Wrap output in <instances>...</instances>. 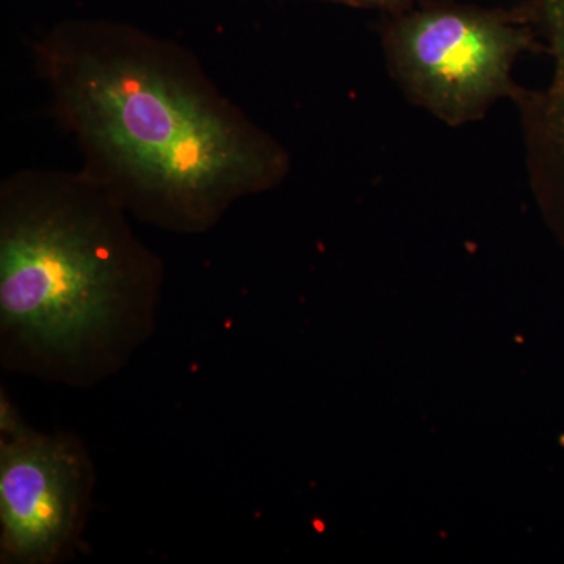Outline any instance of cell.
I'll use <instances>...</instances> for the list:
<instances>
[{
    "instance_id": "1",
    "label": "cell",
    "mask_w": 564,
    "mask_h": 564,
    "mask_svg": "<svg viewBox=\"0 0 564 564\" xmlns=\"http://www.w3.org/2000/svg\"><path fill=\"white\" fill-rule=\"evenodd\" d=\"M35 58L82 170L143 220L203 231L291 173L284 144L172 40L122 22L69 20L36 43Z\"/></svg>"
},
{
    "instance_id": "2",
    "label": "cell",
    "mask_w": 564,
    "mask_h": 564,
    "mask_svg": "<svg viewBox=\"0 0 564 564\" xmlns=\"http://www.w3.org/2000/svg\"><path fill=\"white\" fill-rule=\"evenodd\" d=\"M84 170H24L0 187L3 333L52 361L107 345L158 291V259Z\"/></svg>"
},
{
    "instance_id": "3",
    "label": "cell",
    "mask_w": 564,
    "mask_h": 564,
    "mask_svg": "<svg viewBox=\"0 0 564 564\" xmlns=\"http://www.w3.org/2000/svg\"><path fill=\"white\" fill-rule=\"evenodd\" d=\"M386 65L404 98L451 128L484 120L514 101L519 57L543 52L521 10L419 0L381 25Z\"/></svg>"
},
{
    "instance_id": "4",
    "label": "cell",
    "mask_w": 564,
    "mask_h": 564,
    "mask_svg": "<svg viewBox=\"0 0 564 564\" xmlns=\"http://www.w3.org/2000/svg\"><path fill=\"white\" fill-rule=\"evenodd\" d=\"M85 469L73 445L20 434L2 445L0 522L7 558L44 563L69 544L80 522Z\"/></svg>"
},
{
    "instance_id": "5",
    "label": "cell",
    "mask_w": 564,
    "mask_h": 564,
    "mask_svg": "<svg viewBox=\"0 0 564 564\" xmlns=\"http://www.w3.org/2000/svg\"><path fill=\"white\" fill-rule=\"evenodd\" d=\"M518 9L552 65L543 87H522L513 101L521 118L527 176L538 206L564 240V0H524Z\"/></svg>"
},
{
    "instance_id": "6",
    "label": "cell",
    "mask_w": 564,
    "mask_h": 564,
    "mask_svg": "<svg viewBox=\"0 0 564 564\" xmlns=\"http://www.w3.org/2000/svg\"><path fill=\"white\" fill-rule=\"evenodd\" d=\"M322 2L340 3V6L355 7V9L381 10L386 14H393L410 9L419 0H322Z\"/></svg>"
}]
</instances>
